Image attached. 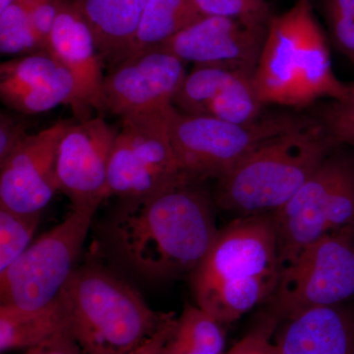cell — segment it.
Listing matches in <instances>:
<instances>
[{
    "instance_id": "obj_1",
    "label": "cell",
    "mask_w": 354,
    "mask_h": 354,
    "mask_svg": "<svg viewBox=\"0 0 354 354\" xmlns=\"http://www.w3.org/2000/svg\"><path fill=\"white\" fill-rule=\"evenodd\" d=\"M102 241L129 271L165 281L190 276L218 228L211 202L194 184L137 201H121L104 221Z\"/></svg>"
},
{
    "instance_id": "obj_2",
    "label": "cell",
    "mask_w": 354,
    "mask_h": 354,
    "mask_svg": "<svg viewBox=\"0 0 354 354\" xmlns=\"http://www.w3.org/2000/svg\"><path fill=\"white\" fill-rule=\"evenodd\" d=\"M281 271L272 215L239 216L218 230L191 288L197 306L227 325L267 302Z\"/></svg>"
},
{
    "instance_id": "obj_3",
    "label": "cell",
    "mask_w": 354,
    "mask_h": 354,
    "mask_svg": "<svg viewBox=\"0 0 354 354\" xmlns=\"http://www.w3.org/2000/svg\"><path fill=\"white\" fill-rule=\"evenodd\" d=\"M253 80L264 106L305 108L320 99L348 97L351 85L333 71L311 0H297L286 12L272 16Z\"/></svg>"
},
{
    "instance_id": "obj_4",
    "label": "cell",
    "mask_w": 354,
    "mask_h": 354,
    "mask_svg": "<svg viewBox=\"0 0 354 354\" xmlns=\"http://www.w3.org/2000/svg\"><path fill=\"white\" fill-rule=\"evenodd\" d=\"M335 147L314 118L261 144L218 178L216 202L239 216L272 215L322 164Z\"/></svg>"
},
{
    "instance_id": "obj_5",
    "label": "cell",
    "mask_w": 354,
    "mask_h": 354,
    "mask_svg": "<svg viewBox=\"0 0 354 354\" xmlns=\"http://www.w3.org/2000/svg\"><path fill=\"white\" fill-rule=\"evenodd\" d=\"M60 295L70 333L85 354L130 353L174 315L151 308L138 290L97 263L77 266Z\"/></svg>"
},
{
    "instance_id": "obj_6",
    "label": "cell",
    "mask_w": 354,
    "mask_h": 354,
    "mask_svg": "<svg viewBox=\"0 0 354 354\" xmlns=\"http://www.w3.org/2000/svg\"><path fill=\"white\" fill-rule=\"evenodd\" d=\"M310 118L290 113H264L247 124L192 115L174 106L167 111L169 138L191 183L220 178L267 140L302 127Z\"/></svg>"
},
{
    "instance_id": "obj_7",
    "label": "cell",
    "mask_w": 354,
    "mask_h": 354,
    "mask_svg": "<svg viewBox=\"0 0 354 354\" xmlns=\"http://www.w3.org/2000/svg\"><path fill=\"white\" fill-rule=\"evenodd\" d=\"M272 216L281 268L326 235L354 230V158L328 156Z\"/></svg>"
},
{
    "instance_id": "obj_8",
    "label": "cell",
    "mask_w": 354,
    "mask_h": 354,
    "mask_svg": "<svg viewBox=\"0 0 354 354\" xmlns=\"http://www.w3.org/2000/svg\"><path fill=\"white\" fill-rule=\"evenodd\" d=\"M171 108L121 118L109 160V197L137 201L194 184L172 148L167 124Z\"/></svg>"
},
{
    "instance_id": "obj_9",
    "label": "cell",
    "mask_w": 354,
    "mask_h": 354,
    "mask_svg": "<svg viewBox=\"0 0 354 354\" xmlns=\"http://www.w3.org/2000/svg\"><path fill=\"white\" fill-rule=\"evenodd\" d=\"M92 218L73 209L32 241L19 259L0 272L1 304L29 310L57 299L75 271Z\"/></svg>"
},
{
    "instance_id": "obj_10",
    "label": "cell",
    "mask_w": 354,
    "mask_h": 354,
    "mask_svg": "<svg viewBox=\"0 0 354 354\" xmlns=\"http://www.w3.org/2000/svg\"><path fill=\"white\" fill-rule=\"evenodd\" d=\"M354 295V230L326 235L281 268L268 304L281 322L291 314L333 306Z\"/></svg>"
},
{
    "instance_id": "obj_11",
    "label": "cell",
    "mask_w": 354,
    "mask_h": 354,
    "mask_svg": "<svg viewBox=\"0 0 354 354\" xmlns=\"http://www.w3.org/2000/svg\"><path fill=\"white\" fill-rule=\"evenodd\" d=\"M115 128L102 118L71 123L58 144L55 172L58 191L71 201L74 211L94 216L109 197V165Z\"/></svg>"
},
{
    "instance_id": "obj_12",
    "label": "cell",
    "mask_w": 354,
    "mask_h": 354,
    "mask_svg": "<svg viewBox=\"0 0 354 354\" xmlns=\"http://www.w3.org/2000/svg\"><path fill=\"white\" fill-rule=\"evenodd\" d=\"M184 64L162 46L121 60L104 76V111L123 118L171 108L187 74Z\"/></svg>"
},
{
    "instance_id": "obj_13",
    "label": "cell",
    "mask_w": 354,
    "mask_h": 354,
    "mask_svg": "<svg viewBox=\"0 0 354 354\" xmlns=\"http://www.w3.org/2000/svg\"><path fill=\"white\" fill-rule=\"evenodd\" d=\"M270 22L203 16L162 44L184 62L255 72Z\"/></svg>"
},
{
    "instance_id": "obj_14",
    "label": "cell",
    "mask_w": 354,
    "mask_h": 354,
    "mask_svg": "<svg viewBox=\"0 0 354 354\" xmlns=\"http://www.w3.org/2000/svg\"><path fill=\"white\" fill-rule=\"evenodd\" d=\"M69 121H59L29 135L0 165V207L24 214H41L58 191L55 162L58 144Z\"/></svg>"
},
{
    "instance_id": "obj_15",
    "label": "cell",
    "mask_w": 354,
    "mask_h": 354,
    "mask_svg": "<svg viewBox=\"0 0 354 354\" xmlns=\"http://www.w3.org/2000/svg\"><path fill=\"white\" fill-rule=\"evenodd\" d=\"M46 51L75 77L88 108L104 111V59L90 26L73 0H62Z\"/></svg>"
},
{
    "instance_id": "obj_16",
    "label": "cell",
    "mask_w": 354,
    "mask_h": 354,
    "mask_svg": "<svg viewBox=\"0 0 354 354\" xmlns=\"http://www.w3.org/2000/svg\"><path fill=\"white\" fill-rule=\"evenodd\" d=\"M279 324L278 354H354V312L341 304L301 310Z\"/></svg>"
},
{
    "instance_id": "obj_17",
    "label": "cell",
    "mask_w": 354,
    "mask_h": 354,
    "mask_svg": "<svg viewBox=\"0 0 354 354\" xmlns=\"http://www.w3.org/2000/svg\"><path fill=\"white\" fill-rule=\"evenodd\" d=\"M93 34L104 62L118 64L131 43L148 0H73Z\"/></svg>"
},
{
    "instance_id": "obj_18",
    "label": "cell",
    "mask_w": 354,
    "mask_h": 354,
    "mask_svg": "<svg viewBox=\"0 0 354 354\" xmlns=\"http://www.w3.org/2000/svg\"><path fill=\"white\" fill-rule=\"evenodd\" d=\"M65 333H70V321L62 295L41 308L26 310L0 305L1 353L28 351Z\"/></svg>"
},
{
    "instance_id": "obj_19",
    "label": "cell",
    "mask_w": 354,
    "mask_h": 354,
    "mask_svg": "<svg viewBox=\"0 0 354 354\" xmlns=\"http://www.w3.org/2000/svg\"><path fill=\"white\" fill-rule=\"evenodd\" d=\"M201 17L192 0H148L138 28L121 60L162 46Z\"/></svg>"
},
{
    "instance_id": "obj_20",
    "label": "cell",
    "mask_w": 354,
    "mask_h": 354,
    "mask_svg": "<svg viewBox=\"0 0 354 354\" xmlns=\"http://www.w3.org/2000/svg\"><path fill=\"white\" fill-rule=\"evenodd\" d=\"M225 348L223 324L197 305L187 304L162 354H223Z\"/></svg>"
},
{
    "instance_id": "obj_21",
    "label": "cell",
    "mask_w": 354,
    "mask_h": 354,
    "mask_svg": "<svg viewBox=\"0 0 354 354\" xmlns=\"http://www.w3.org/2000/svg\"><path fill=\"white\" fill-rule=\"evenodd\" d=\"M241 70L244 69L223 64L195 65L174 97V108L184 113L203 115L209 102Z\"/></svg>"
},
{
    "instance_id": "obj_22",
    "label": "cell",
    "mask_w": 354,
    "mask_h": 354,
    "mask_svg": "<svg viewBox=\"0 0 354 354\" xmlns=\"http://www.w3.org/2000/svg\"><path fill=\"white\" fill-rule=\"evenodd\" d=\"M254 73L241 70L216 95L203 115L237 124H247L259 120L264 114V104L258 97Z\"/></svg>"
},
{
    "instance_id": "obj_23",
    "label": "cell",
    "mask_w": 354,
    "mask_h": 354,
    "mask_svg": "<svg viewBox=\"0 0 354 354\" xmlns=\"http://www.w3.org/2000/svg\"><path fill=\"white\" fill-rule=\"evenodd\" d=\"M43 50L32 26L31 0H14L0 11L1 55L19 57Z\"/></svg>"
},
{
    "instance_id": "obj_24",
    "label": "cell",
    "mask_w": 354,
    "mask_h": 354,
    "mask_svg": "<svg viewBox=\"0 0 354 354\" xmlns=\"http://www.w3.org/2000/svg\"><path fill=\"white\" fill-rule=\"evenodd\" d=\"M41 214H24L0 207V272L29 248Z\"/></svg>"
},
{
    "instance_id": "obj_25",
    "label": "cell",
    "mask_w": 354,
    "mask_h": 354,
    "mask_svg": "<svg viewBox=\"0 0 354 354\" xmlns=\"http://www.w3.org/2000/svg\"><path fill=\"white\" fill-rule=\"evenodd\" d=\"M314 118L326 130L335 146L354 144V84L348 97L341 101L330 100L318 106Z\"/></svg>"
},
{
    "instance_id": "obj_26",
    "label": "cell",
    "mask_w": 354,
    "mask_h": 354,
    "mask_svg": "<svg viewBox=\"0 0 354 354\" xmlns=\"http://www.w3.org/2000/svg\"><path fill=\"white\" fill-rule=\"evenodd\" d=\"M330 38L354 66V0H321Z\"/></svg>"
},
{
    "instance_id": "obj_27",
    "label": "cell",
    "mask_w": 354,
    "mask_h": 354,
    "mask_svg": "<svg viewBox=\"0 0 354 354\" xmlns=\"http://www.w3.org/2000/svg\"><path fill=\"white\" fill-rule=\"evenodd\" d=\"M203 16L239 18L270 22L272 15L267 0H192Z\"/></svg>"
},
{
    "instance_id": "obj_28",
    "label": "cell",
    "mask_w": 354,
    "mask_h": 354,
    "mask_svg": "<svg viewBox=\"0 0 354 354\" xmlns=\"http://www.w3.org/2000/svg\"><path fill=\"white\" fill-rule=\"evenodd\" d=\"M279 321L270 316L265 322L236 342L227 354H278L274 335Z\"/></svg>"
},
{
    "instance_id": "obj_29",
    "label": "cell",
    "mask_w": 354,
    "mask_h": 354,
    "mask_svg": "<svg viewBox=\"0 0 354 354\" xmlns=\"http://www.w3.org/2000/svg\"><path fill=\"white\" fill-rule=\"evenodd\" d=\"M27 121L14 118L11 114H0V165L8 160L29 135Z\"/></svg>"
},
{
    "instance_id": "obj_30",
    "label": "cell",
    "mask_w": 354,
    "mask_h": 354,
    "mask_svg": "<svg viewBox=\"0 0 354 354\" xmlns=\"http://www.w3.org/2000/svg\"><path fill=\"white\" fill-rule=\"evenodd\" d=\"M62 0H31V16L35 32L46 50L48 36L57 19Z\"/></svg>"
},
{
    "instance_id": "obj_31",
    "label": "cell",
    "mask_w": 354,
    "mask_h": 354,
    "mask_svg": "<svg viewBox=\"0 0 354 354\" xmlns=\"http://www.w3.org/2000/svg\"><path fill=\"white\" fill-rule=\"evenodd\" d=\"M26 354H85L70 333L57 335L39 346L28 349Z\"/></svg>"
},
{
    "instance_id": "obj_32",
    "label": "cell",
    "mask_w": 354,
    "mask_h": 354,
    "mask_svg": "<svg viewBox=\"0 0 354 354\" xmlns=\"http://www.w3.org/2000/svg\"><path fill=\"white\" fill-rule=\"evenodd\" d=\"M176 320L177 317L174 314L152 337H149L138 348L133 349L127 354H162L165 342L169 339V335L176 327Z\"/></svg>"
},
{
    "instance_id": "obj_33",
    "label": "cell",
    "mask_w": 354,
    "mask_h": 354,
    "mask_svg": "<svg viewBox=\"0 0 354 354\" xmlns=\"http://www.w3.org/2000/svg\"><path fill=\"white\" fill-rule=\"evenodd\" d=\"M351 147H353V148H354V144H353V145H351Z\"/></svg>"
}]
</instances>
